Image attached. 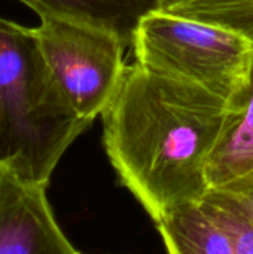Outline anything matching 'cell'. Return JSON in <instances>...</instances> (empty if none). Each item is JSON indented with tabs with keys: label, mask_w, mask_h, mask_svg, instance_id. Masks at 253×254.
Returning a JSON list of instances; mask_svg holds the SVG:
<instances>
[{
	"label": "cell",
	"mask_w": 253,
	"mask_h": 254,
	"mask_svg": "<svg viewBox=\"0 0 253 254\" xmlns=\"http://www.w3.org/2000/svg\"><path fill=\"white\" fill-rule=\"evenodd\" d=\"M39 18L54 16L89 22L115 30L130 46L133 31L155 0H18Z\"/></svg>",
	"instance_id": "cell-7"
},
{
	"label": "cell",
	"mask_w": 253,
	"mask_h": 254,
	"mask_svg": "<svg viewBox=\"0 0 253 254\" xmlns=\"http://www.w3.org/2000/svg\"><path fill=\"white\" fill-rule=\"evenodd\" d=\"M218 189L227 192L253 222V171Z\"/></svg>",
	"instance_id": "cell-11"
},
{
	"label": "cell",
	"mask_w": 253,
	"mask_h": 254,
	"mask_svg": "<svg viewBox=\"0 0 253 254\" xmlns=\"http://www.w3.org/2000/svg\"><path fill=\"white\" fill-rule=\"evenodd\" d=\"M89 125L58 86L33 28L0 16V168L48 188L60 159Z\"/></svg>",
	"instance_id": "cell-2"
},
{
	"label": "cell",
	"mask_w": 253,
	"mask_h": 254,
	"mask_svg": "<svg viewBox=\"0 0 253 254\" xmlns=\"http://www.w3.org/2000/svg\"><path fill=\"white\" fill-rule=\"evenodd\" d=\"M130 46L136 64L198 86L234 112L249 97L253 43L237 31L154 6L139 19Z\"/></svg>",
	"instance_id": "cell-3"
},
{
	"label": "cell",
	"mask_w": 253,
	"mask_h": 254,
	"mask_svg": "<svg viewBox=\"0 0 253 254\" xmlns=\"http://www.w3.org/2000/svg\"><path fill=\"white\" fill-rule=\"evenodd\" d=\"M233 113L219 97L134 63L101 113L103 146L124 186L157 222L210 190L209 162Z\"/></svg>",
	"instance_id": "cell-1"
},
{
	"label": "cell",
	"mask_w": 253,
	"mask_h": 254,
	"mask_svg": "<svg viewBox=\"0 0 253 254\" xmlns=\"http://www.w3.org/2000/svg\"><path fill=\"white\" fill-rule=\"evenodd\" d=\"M155 7L230 28L253 43V0H155Z\"/></svg>",
	"instance_id": "cell-9"
},
{
	"label": "cell",
	"mask_w": 253,
	"mask_h": 254,
	"mask_svg": "<svg viewBox=\"0 0 253 254\" xmlns=\"http://www.w3.org/2000/svg\"><path fill=\"white\" fill-rule=\"evenodd\" d=\"M253 171V67L245 106L234 112L212 153L207 179L210 189L222 188Z\"/></svg>",
	"instance_id": "cell-8"
},
{
	"label": "cell",
	"mask_w": 253,
	"mask_h": 254,
	"mask_svg": "<svg viewBox=\"0 0 253 254\" xmlns=\"http://www.w3.org/2000/svg\"><path fill=\"white\" fill-rule=\"evenodd\" d=\"M33 31L67 101L92 124L121 86L127 42L107 27L54 16H42Z\"/></svg>",
	"instance_id": "cell-4"
},
{
	"label": "cell",
	"mask_w": 253,
	"mask_h": 254,
	"mask_svg": "<svg viewBox=\"0 0 253 254\" xmlns=\"http://www.w3.org/2000/svg\"><path fill=\"white\" fill-rule=\"evenodd\" d=\"M1 173H3V170H1V168H0V174H1Z\"/></svg>",
	"instance_id": "cell-12"
},
{
	"label": "cell",
	"mask_w": 253,
	"mask_h": 254,
	"mask_svg": "<svg viewBox=\"0 0 253 254\" xmlns=\"http://www.w3.org/2000/svg\"><path fill=\"white\" fill-rule=\"evenodd\" d=\"M201 204L227 232L236 254H253V222L227 192L210 189Z\"/></svg>",
	"instance_id": "cell-10"
},
{
	"label": "cell",
	"mask_w": 253,
	"mask_h": 254,
	"mask_svg": "<svg viewBox=\"0 0 253 254\" xmlns=\"http://www.w3.org/2000/svg\"><path fill=\"white\" fill-rule=\"evenodd\" d=\"M155 223L169 254H236L230 237L201 201L173 208Z\"/></svg>",
	"instance_id": "cell-6"
},
{
	"label": "cell",
	"mask_w": 253,
	"mask_h": 254,
	"mask_svg": "<svg viewBox=\"0 0 253 254\" xmlns=\"http://www.w3.org/2000/svg\"><path fill=\"white\" fill-rule=\"evenodd\" d=\"M0 254H81L60 228L46 188L0 174Z\"/></svg>",
	"instance_id": "cell-5"
}]
</instances>
